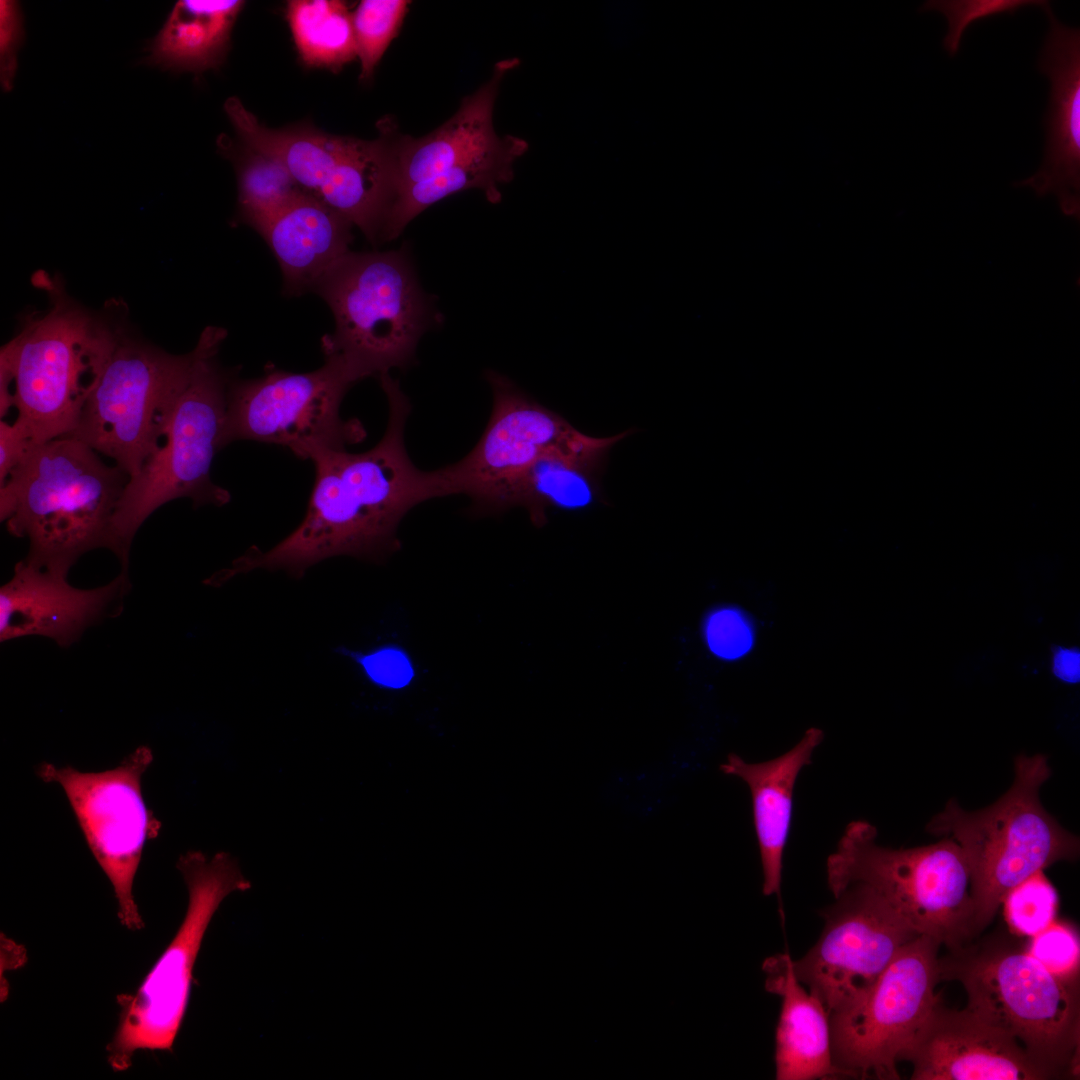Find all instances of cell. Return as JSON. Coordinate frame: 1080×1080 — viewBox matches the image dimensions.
<instances>
[{"label":"cell","mask_w":1080,"mask_h":1080,"mask_svg":"<svg viewBox=\"0 0 1080 1080\" xmlns=\"http://www.w3.org/2000/svg\"><path fill=\"white\" fill-rule=\"evenodd\" d=\"M389 413L381 440L363 453L325 450L311 461L315 481L298 527L266 551L251 547L229 568L207 580L221 584L256 569L283 570L300 578L335 556L382 561L400 548L397 530L416 505L442 497L437 470L423 471L404 443L408 398L390 375L380 376Z\"/></svg>","instance_id":"6da1fadb"},{"label":"cell","mask_w":1080,"mask_h":1080,"mask_svg":"<svg viewBox=\"0 0 1080 1080\" xmlns=\"http://www.w3.org/2000/svg\"><path fill=\"white\" fill-rule=\"evenodd\" d=\"M1051 775L1046 756L1018 755L1010 788L974 811L949 800L926 830L950 837L962 849L970 874L972 938L994 920L1006 895L1038 871L1079 856V838L1044 808L1041 786Z\"/></svg>","instance_id":"277c9868"},{"label":"cell","mask_w":1080,"mask_h":1080,"mask_svg":"<svg viewBox=\"0 0 1080 1080\" xmlns=\"http://www.w3.org/2000/svg\"><path fill=\"white\" fill-rule=\"evenodd\" d=\"M940 946L918 935L866 991L830 1015L833 1060L843 1077L900 1079V1055L940 1000Z\"/></svg>","instance_id":"7c38bea8"},{"label":"cell","mask_w":1080,"mask_h":1080,"mask_svg":"<svg viewBox=\"0 0 1080 1080\" xmlns=\"http://www.w3.org/2000/svg\"><path fill=\"white\" fill-rule=\"evenodd\" d=\"M939 976L959 982L966 1008L1013 1036L1050 1080L1078 1076L1076 975L1050 971L1011 934L993 932L939 957Z\"/></svg>","instance_id":"3957f363"},{"label":"cell","mask_w":1080,"mask_h":1080,"mask_svg":"<svg viewBox=\"0 0 1080 1080\" xmlns=\"http://www.w3.org/2000/svg\"><path fill=\"white\" fill-rule=\"evenodd\" d=\"M824 910L816 944L793 960L800 982L829 1015L866 991L906 943L917 937L907 922L870 887L855 883Z\"/></svg>","instance_id":"5bb4252c"},{"label":"cell","mask_w":1080,"mask_h":1080,"mask_svg":"<svg viewBox=\"0 0 1080 1080\" xmlns=\"http://www.w3.org/2000/svg\"><path fill=\"white\" fill-rule=\"evenodd\" d=\"M353 224L303 193L256 231L276 258L287 295L314 291L325 274L350 250Z\"/></svg>","instance_id":"44dd1931"},{"label":"cell","mask_w":1080,"mask_h":1080,"mask_svg":"<svg viewBox=\"0 0 1080 1080\" xmlns=\"http://www.w3.org/2000/svg\"><path fill=\"white\" fill-rule=\"evenodd\" d=\"M765 990L781 999L775 1033L777 1080L844 1078L836 1067L830 1015L823 1003L797 978L786 953L765 959Z\"/></svg>","instance_id":"7402d4cb"},{"label":"cell","mask_w":1080,"mask_h":1080,"mask_svg":"<svg viewBox=\"0 0 1080 1080\" xmlns=\"http://www.w3.org/2000/svg\"><path fill=\"white\" fill-rule=\"evenodd\" d=\"M487 379L493 393L490 419L466 456L437 470L443 496L467 495L475 503L543 454L583 434L505 376L488 372Z\"/></svg>","instance_id":"9a60e30c"},{"label":"cell","mask_w":1080,"mask_h":1080,"mask_svg":"<svg viewBox=\"0 0 1080 1080\" xmlns=\"http://www.w3.org/2000/svg\"><path fill=\"white\" fill-rule=\"evenodd\" d=\"M24 38L23 17L17 1H0V83L5 92L13 88L17 55Z\"/></svg>","instance_id":"d6a6232c"},{"label":"cell","mask_w":1080,"mask_h":1080,"mask_svg":"<svg viewBox=\"0 0 1080 1080\" xmlns=\"http://www.w3.org/2000/svg\"><path fill=\"white\" fill-rule=\"evenodd\" d=\"M876 828L852 821L826 861L827 884L836 897L860 883L880 895L919 935L948 951L971 942L973 904L970 874L956 841L889 848L876 842Z\"/></svg>","instance_id":"52a82bcc"},{"label":"cell","mask_w":1080,"mask_h":1080,"mask_svg":"<svg viewBox=\"0 0 1080 1080\" xmlns=\"http://www.w3.org/2000/svg\"><path fill=\"white\" fill-rule=\"evenodd\" d=\"M50 307L24 318L20 332L1 348L0 363L13 375L16 421L36 445L73 432L110 350L114 322L74 301L61 280L33 277Z\"/></svg>","instance_id":"5b68a950"},{"label":"cell","mask_w":1080,"mask_h":1080,"mask_svg":"<svg viewBox=\"0 0 1080 1080\" xmlns=\"http://www.w3.org/2000/svg\"><path fill=\"white\" fill-rule=\"evenodd\" d=\"M129 478L82 441L58 437L32 446L0 485V518L28 539L25 560L68 573L84 553L108 548Z\"/></svg>","instance_id":"7a4b0ae2"},{"label":"cell","mask_w":1080,"mask_h":1080,"mask_svg":"<svg viewBox=\"0 0 1080 1080\" xmlns=\"http://www.w3.org/2000/svg\"><path fill=\"white\" fill-rule=\"evenodd\" d=\"M66 572L20 561L12 578L0 589V640L39 635L67 647L87 627L111 609L127 591L123 571L112 582L95 589H78L67 582Z\"/></svg>","instance_id":"ac0fdd59"},{"label":"cell","mask_w":1080,"mask_h":1080,"mask_svg":"<svg viewBox=\"0 0 1080 1080\" xmlns=\"http://www.w3.org/2000/svg\"><path fill=\"white\" fill-rule=\"evenodd\" d=\"M912 1080H1050L1010 1034L939 1000L900 1055Z\"/></svg>","instance_id":"2e32d148"},{"label":"cell","mask_w":1080,"mask_h":1080,"mask_svg":"<svg viewBox=\"0 0 1080 1080\" xmlns=\"http://www.w3.org/2000/svg\"><path fill=\"white\" fill-rule=\"evenodd\" d=\"M703 636L709 651L715 657L735 661L753 649L754 623L739 607L719 606L707 613L703 622Z\"/></svg>","instance_id":"4dcf8cb0"},{"label":"cell","mask_w":1080,"mask_h":1080,"mask_svg":"<svg viewBox=\"0 0 1080 1080\" xmlns=\"http://www.w3.org/2000/svg\"><path fill=\"white\" fill-rule=\"evenodd\" d=\"M286 19L302 62L337 72L357 57L352 12L338 0H291Z\"/></svg>","instance_id":"484cf974"},{"label":"cell","mask_w":1080,"mask_h":1080,"mask_svg":"<svg viewBox=\"0 0 1080 1080\" xmlns=\"http://www.w3.org/2000/svg\"><path fill=\"white\" fill-rule=\"evenodd\" d=\"M152 762L151 749L143 745L118 766L100 772L48 762L36 771L44 782L64 790L90 851L113 887L119 919L132 931L144 926L133 894L134 879L145 844L161 828L142 793V776Z\"/></svg>","instance_id":"4fadbf2b"},{"label":"cell","mask_w":1080,"mask_h":1080,"mask_svg":"<svg viewBox=\"0 0 1080 1080\" xmlns=\"http://www.w3.org/2000/svg\"><path fill=\"white\" fill-rule=\"evenodd\" d=\"M1043 0H928L919 8L920 12L935 11L945 16L948 30L943 39V47L950 57L959 51L962 37L967 28L982 19L1009 14L1026 7H1043Z\"/></svg>","instance_id":"f546056e"},{"label":"cell","mask_w":1080,"mask_h":1080,"mask_svg":"<svg viewBox=\"0 0 1080 1080\" xmlns=\"http://www.w3.org/2000/svg\"><path fill=\"white\" fill-rule=\"evenodd\" d=\"M249 150L237 170L238 207L242 220L257 230L305 191L280 160Z\"/></svg>","instance_id":"4316f807"},{"label":"cell","mask_w":1080,"mask_h":1080,"mask_svg":"<svg viewBox=\"0 0 1080 1080\" xmlns=\"http://www.w3.org/2000/svg\"><path fill=\"white\" fill-rule=\"evenodd\" d=\"M823 738L820 729L810 728L791 749L775 758L750 763L731 753L721 765L725 774L742 779L750 789L763 874L762 892L765 896H777L779 902L795 784L802 769L811 763Z\"/></svg>","instance_id":"ffe728a7"},{"label":"cell","mask_w":1080,"mask_h":1080,"mask_svg":"<svg viewBox=\"0 0 1080 1080\" xmlns=\"http://www.w3.org/2000/svg\"><path fill=\"white\" fill-rule=\"evenodd\" d=\"M198 348L175 355L114 323L113 341L73 432L130 477L162 444Z\"/></svg>","instance_id":"9c48e42d"},{"label":"cell","mask_w":1080,"mask_h":1080,"mask_svg":"<svg viewBox=\"0 0 1080 1080\" xmlns=\"http://www.w3.org/2000/svg\"><path fill=\"white\" fill-rule=\"evenodd\" d=\"M226 337L223 328L208 326L196 344L198 357L180 394L161 446L125 487L114 513L108 548L127 570L133 538L159 507L178 498L195 506L227 504L228 490L211 479L215 455L224 448L223 429L232 374L217 355Z\"/></svg>","instance_id":"8992f818"},{"label":"cell","mask_w":1080,"mask_h":1080,"mask_svg":"<svg viewBox=\"0 0 1080 1080\" xmlns=\"http://www.w3.org/2000/svg\"><path fill=\"white\" fill-rule=\"evenodd\" d=\"M314 292L335 321L322 340L324 355L341 356L361 380L412 361L430 309L405 253L349 251Z\"/></svg>","instance_id":"ba28073f"},{"label":"cell","mask_w":1080,"mask_h":1080,"mask_svg":"<svg viewBox=\"0 0 1080 1080\" xmlns=\"http://www.w3.org/2000/svg\"><path fill=\"white\" fill-rule=\"evenodd\" d=\"M513 60L499 62L491 79L465 97L444 124L421 137L401 135L397 144V190L430 178L475 156L499 136L493 110L501 79Z\"/></svg>","instance_id":"603a6c76"},{"label":"cell","mask_w":1080,"mask_h":1080,"mask_svg":"<svg viewBox=\"0 0 1080 1080\" xmlns=\"http://www.w3.org/2000/svg\"><path fill=\"white\" fill-rule=\"evenodd\" d=\"M1049 30L1038 58L1050 81L1044 125L1046 141L1040 169L1019 186L1039 196L1053 192L1066 215L1079 216L1080 191V29L1064 25L1050 3L1042 7Z\"/></svg>","instance_id":"e0dca14e"},{"label":"cell","mask_w":1080,"mask_h":1080,"mask_svg":"<svg viewBox=\"0 0 1080 1080\" xmlns=\"http://www.w3.org/2000/svg\"><path fill=\"white\" fill-rule=\"evenodd\" d=\"M1052 671L1054 675L1067 683H1076L1080 678V653L1076 648L1058 647L1053 652Z\"/></svg>","instance_id":"d590c367"},{"label":"cell","mask_w":1080,"mask_h":1080,"mask_svg":"<svg viewBox=\"0 0 1080 1080\" xmlns=\"http://www.w3.org/2000/svg\"><path fill=\"white\" fill-rule=\"evenodd\" d=\"M32 446L34 444L20 423L0 421V485Z\"/></svg>","instance_id":"e575fe53"},{"label":"cell","mask_w":1080,"mask_h":1080,"mask_svg":"<svg viewBox=\"0 0 1080 1080\" xmlns=\"http://www.w3.org/2000/svg\"><path fill=\"white\" fill-rule=\"evenodd\" d=\"M360 377L339 355L305 373L267 368L254 379L233 378L227 398L223 446L238 440L276 444L300 459L361 441L358 420L340 413L346 392Z\"/></svg>","instance_id":"8fae6325"},{"label":"cell","mask_w":1080,"mask_h":1080,"mask_svg":"<svg viewBox=\"0 0 1080 1080\" xmlns=\"http://www.w3.org/2000/svg\"><path fill=\"white\" fill-rule=\"evenodd\" d=\"M410 2L405 0H363L352 12L360 79L368 80L397 36Z\"/></svg>","instance_id":"83f0119b"},{"label":"cell","mask_w":1080,"mask_h":1080,"mask_svg":"<svg viewBox=\"0 0 1080 1080\" xmlns=\"http://www.w3.org/2000/svg\"><path fill=\"white\" fill-rule=\"evenodd\" d=\"M526 148V142L519 138L510 135L498 137L472 158L397 190L381 239H395L426 208L463 190L479 189L488 201L499 202V185L512 179L513 162Z\"/></svg>","instance_id":"d4e9b609"},{"label":"cell","mask_w":1080,"mask_h":1080,"mask_svg":"<svg viewBox=\"0 0 1080 1080\" xmlns=\"http://www.w3.org/2000/svg\"><path fill=\"white\" fill-rule=\"evenodd\" d=\"M359 662L373 681L387 687H402L412 677V669L407 658L393 648H384L363 655Z\"/></svg>","instance_id":"836d02e7"},{"label":"cell","mask_w":1080,"mask_h":1080,"mask_svg":"<svg viewBox=\"0 0 1080 1080\" xmlns=\"http://www.w3.org/2000/svg\"><path fill=\"white\" fill-rule=\"evenodd\" d=\"M188 889L186 914L176 934L131 994L117 997L116 1031L107 1045V1059L116 1071L132 1065L136 1052H171L190 998L192 973L203 937L222 901L250 882L226 852L208 858L190 851L177 863Z\"/></svg>","instance_id":"30bf717a"},{"label":"cell","mask_w":1080,"mask_h":1080,"mask_svg":"<svg viewBox=\"0 0 1080 1080\" xmlns=\"http://www.w3.org/2000/svg\"><path fill=\"white\" fill-rule=\"evenodd\" d=\"M630 432L596 438L582 434L566 446L536 459L512 479L474 503L478 512H497L524 507L534 525L546 521L549 507L582 510L600 498V473L609 450Z\"/></svg>","instance_id":"d6986e66"},{"label":"cell","mask_w":1080,"mask_h":1080,"mask_svg":"<svg viewBox=\"0 0 1080 1080\" xmlns=\"http://www.w3.org/2000/svg\"><path fill=\"white\" fill-rule=\"evenodd\" d=\"M1033 937L1030 954L1056 974L1076 975L1079 955L1078 940L1070 928L1052 922Z\"/></svg>","instance_id":"1f68e13d"},{"label":"cell","mask_w":1080,"mask_h":1080,"mask_svg":"<svg viewBox=\"0 0 1080 1080\" xmlns=\"http://www.w3.org/2000/svg\"><path fill=\"white\" fill-rule=\"evenodd\" d=\"M241 0H179L151 40L146 63L201 74L224 62Z\"/></svg>","instance_id":"cb8c5ba5"},{"label":"cell","mask_w":1080,"mask_h":1080,"mask_svg":"<svg viewBox=\"0 0 1080 1080\" xmlns=\"http://www.w3.org/2000/svg\"><path fill=\"white\" fill-rule=\"evenodd\" d=\"M1002 905L1013 931L1034 936L1053 922L1058 895L1044 871H1038L1016 885Z\"/></svg>","instance_id":"f1b7e54d"}]
</instances>
